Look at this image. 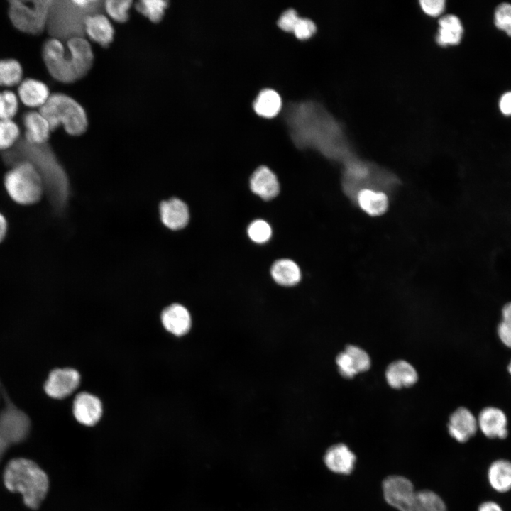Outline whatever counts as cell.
<instances>
[{
  "instance_id": "1",
  "label": "cell",
  "mask_w": 511,
  "mask_h": 511,
  "mask_svg": "<svg viewBox=\"0 0 511 511\" xmlns=\"http://www.w3.org/2000/svg\"><path fill=\"white\" fill-rule=\"evenodd\" d=\"M301 120L296 122L295 135L304 143L316 147L324 154L345 163L356 158L341 125L321 105L309 102L296 107Z\"/></svg>"
},
{
  "instance_id": "2",
  "label": "cell",
  "mask_w": 511,
  "mask_h": 511,
  "mask_svg": "<svg viewBox=\"0 0 511 511\" xmlns=\"http://www.w3.org/2000/svg\"><path fill=\"white\" fill-rule=\"evenodd\" d=\"M4 160L12 166L20 162L31 163L40 173L50 199L57 211H63L70 194L67 174L48 143L33 144L23 138L6 150Z\"/></svg>"
},
{
  "instance_id": "3",
  "label": "cell",
  "mask_w": 511,
  "mask_h": 511,
  "mask_svg": "<svg viewBox=\"0 0 511 511\" xmlns=\"http://www.w3.org/2000/svg\"><path fill=\"white\" fill-rule=\"evenodd\" d=\"M42 57L50 76L55 80L71 84L84 77L92 68L93 50L85 38L77 37L65 42L50 38L43 45Z\"/></svg>"
},
{
  "instance_id": "4",
  "label": "cell",
  "mask_w": 511,
  "mask_h": 511,
  "mask_svg": "<svg viewBox=\"0 0 511 511\" xmlns=\"http://www.w3.org/2000/svg\"><path fill=\"white\" fill-rule=\"evenodd\" d=\"M100 0H52L46 31L51 38L66 42L85 36V21L90 15L101 13Z\"/></svg>"
},
{
  "instance_id": "5",
  "label": "cell",
  "mask_w": 511,
  "mask_h": 511,
  "mask_svg": "<svg viewBox=\"0 0 511 511\" xmlns=\"http://www.w3.org/2000/svg\"><path fill=\"white\" fill-rule=\"evenodd\" d=\"M6 488L23 497L24 504L37 509L45 500L50 487L47 473L34 461L18 458L11 460L4 473Z\"/></svg>"
},
{
  "instance_id": "6",
  "label": "cell",
  "mask_w": 511,
  "mask_h": 511,
  "mask_svg": "<svg viewBox=\"0 0 511 511\" xmlns=\"http://www.w3.org/2000/svg\"><path fill=\"white\" fill-rule=\"evenodd\" d=\"M382 488L385 500L399 511H446L439 495L429 490H415L404 476L387 477Z\"/></svg>"
},
{
  "instance_id": "7",
  "label": "cell",
  "mask_w": 511,
  "mask_h": 511,
  "mask_svg": "<svg viewBox=\"0 0 511 511\" xmlns=\"http://www.w3.org/2000/svg\"><path fill=\"white\" fill-rule=\"evenodd\" d=\"M39 111L48 121L51 131L63 126L68 135L79 136L88 128V117L84 107L67 94H51Z\"/></svg>"
},
{
  "instance_id": "8",
  "label": "cell",
  "mask_w": 511,
  "mask_h": 511,
  "mask_svg": "<svg viewBox=\"0 0 511 511\" xmlns=\"http://www.w3.org/2000/svg\"><path fill=\"white\" fill-rule=\"evenodd\" d=\"M4 186L9 197L23 205L38 202L44 190L43 179L36 168L28 162H20L4 177Z\"/></svg>"
},
{
  "instance_id": "9",
  "label": "cell",
  "mask_w": 511,
  "mask_h": 511,
  "mask_svg": "<svg viewBox=\"0 0 511 511\" xmlns=\"http://www.w3.org/2000/svg\"><path fill=\"white\" fill-rule=\"evenodd\" d=\"M52 0L9 1L8 15L13 26L18 31L39 35L46 30Z\"/></svg>"
},
{
  "instance_id": "10",
  "label": "cell",
  "mask_w": 511,
  "mask_h": 511,
  "mask_svg": "<svg viewBox=\"0 0 511 511\" xmlns=\"http://www.w3.org/2000/svg\"><path fill=\"white\" fill-rule=\"evenodd\" d=\"M80 383L79 373L73 368H57L49 374L45 383L48 395L55 399H62L71 395Z\"/></svg>"
},
{
  "instance_id": "11",
  "label": "cell",
  "mask_w": 511,
  "mask_h": 511,
  "mask_svg": "<svg viewBox=\"0 0 511 511\" xmlns=\"http://www.w3.org/2000/svg\"><path fill=\"white\" fill-rule=\"evenodd\" d=\"M340 374L351 378L358 373L368 370L370 366L368 354L361 348L349 345L336 358Z\"/></svg>"
},
{
  "instance_id": "12",
  "label": "cell",
  "mask_w": 511,
  "mask_h": 511,
  "mask_svg": "<svg viewBox=\"0 0 511 511\" xmlns=\"http://www.w3.org/2000/svg\"><path fill=\"white\" fill-rule=\"evenodd\" d=\"M72 410L77 422L86 427L96 425L103 413L102 404L99 399L85 392L75 397Z\"/></svg>"
},
{
  "instance_id": "13",
  "label": "cell",
  "mask_w": 511,
  "mask_h": 511,
  "mask_svg": "<svg viewBox=\"0 0 511 511\" xmlns=\"http://www.w3.org/2000/svg\"><path fill=\"white\" fill-rule=\"evenodd\" d=\"M478 428L477 419L466 407L458 408L449 417V433L458 442H466L476 434Z\"/></svg>"
},
{
  "instance_id": "14",
  "label": "cell",
  "mask_w": 511,
  "mask_h": 511,
  "mask_svg": "<svg viewBox=\"0 0 511 511\" xmlns=\"http://www.w3.org/2000/svg\"><path fill=\"white\" fill-rule=\"evenodd\" d=\"M477 421L478 427L486 437L503 439L507 436V419L500 409L494 407L483 409Z\"/></svg>"
},
{
  "instance_id": "15",
  "label": "cell",
  "mask_w": 511,
  "mask_h": 511,
  "mask_svg": "<svg viewBox=\"0 0 511 511\" xmlns=\"http://www.w3.org/2000/svg\"><path fill=\"white\" fill-rule=\"evenodd\" d=\"M159 211L162 223L172 231L184 229L189 223V208L185 202L178 198L161 202Z\"/></svg>"
},
{
  "instance_id": "16",
  "label": "cell",
  "mask_w": 511,
  "mask_h": 511,
  "mask_svg": "<svg viewBox=\"0 0 511 511\" xmlns=\"http://www.w3.org/2000/svg\"><path fill=\"white\" fill-rule=\"evenodd\" d=\"M251 192L264 200L275 197L280 185L275 174L267 166L258 167L251 175L249 181Z\"/></svg>"
},
{
  "instance_id": "17",
  "label": "cell",
  "mask_w": 511,
  "mask_h": 511,
  "mask_svg": "<svg viewBox=\"0 0 511 511\" xmlns=\"http://www.w3.org/2000/svg\"><path fill=\"white\" fill-rule=\"evenodd\" d=\"M84 32L90 40L102 48H107L114 40V26L102 13H94L87 17Z\"/></svg>"
},
{
  "instance_id": "18",
  "label": "cell",
  "mask_w": 511,
  "mask_h": 511,
  "mask_svg": "<svg viewBox=\"0 0 511 511\" xmlns=\"http://www.w3.org/2000/svg\"><path fill=\"white\" fill-rule=\"evenodd\" d=\"M356 456L344 444L330 446L325 452L324 461L332 472L339 474H350L354 468Z\"/></svg>"
},
{
  "instance_id": "19",
  "label": "cell",
  "mask_w": 511,
  "mask_h": 511,
  "mask_svg": "<svg viewBox=\"0 0 511 511\" xmlns=\"http://www.w3.org/2000/svg\"><path fill=\"white\" fill-rule=\"evenodd\" d=\"M23 138L30 143L43 144L48 141L51 129L48 121L40 111H29L22 117Z\"/></svg>"
},
{
  "instance_id": "20",
  "label": "cell",
  "mask_w": 511,
  "mask_h": 511,
  "mask_svg": "<svg viewBox=\"0 0 511 511\" xmlns=\"http://www.w3.org/2000/svg\"><path fill=\"white\" fill-rule=\"evenodd\" d=\"M161 322L165 329L175 336H183L190 329L191 316L186 307L172 304L162 312Z\"/></svg>"
},
{
  "instance_id": "21",
  "label": "cell",
  "mask_w": 511,
  "mask_h": 511,
  "mask_svg": "<svg viewBox=\"0 0 511 511\" xmlns=\"http://www.w3.org/2000/svg\"><path fill=\"white\" fill-rule=\"evenodd\" d=\"M20 100L27 106L40 108L48 99L50 94L48 86L43 82L27 78L18 84Z\"/></svg>"
},
{
  "instance_id": "22",
  "label": "cell",
  "mask_w": 511,
  "mask_h": 511,
  "mask_svg": "<svg viewBox=\"0 0 511 511\" xmlns=\"http://www.w3.org/2000/svg\"><path fill=\"white\" fill-rule=\"evenodd\" d=\"M385 378L390 387L400 389L414 385L417 381L418 374L410 363L398 360L388 366Z\"/></svg>"
},
{
  "instance_id": "23",
  "label": "cell",
  "mask_w": 511,
  "mask_h": 511,
  "mask_svg": "<svg viewBox=\"0 0 511 511\" xmlns=\"http://www.w3.org/2000/svg\"><path fill=\"white\" fill-rule=\"evenodd\" d=\"M437 43L442 46L458 45L463 36L464 27L460 18L447 14L439 21Z\"/></svg>"
},
{
  "instance_id": "24",
  "label": "cell",
  "mask_w": 511,
  "mask_h": 511,
  "mask_svg": "<svg viewBox=\"0 0 511 511\" xmlns=\"http://www.w3.org/2000/svg\"><path fill=\"white\" fill-rule=\"evenodd\" d=\"M355 199L358 207L370 216H380L388 207L386 194L379 189H363L357 193Z\"/></svg>"
},
{
  "instance_id": "25",
  "label": "cell",
  "mask_w": 511,
  "mask_h": 511,
  "mask_svg": "<svg viewBox=\"0 0 511 511\" xmlns=\"http://www.w3.org/2000/svg\"><path fill=\"white\" fill-rule=\"evenodd\" d=\"M270 275L277 284L285 287L297 285L302 278L300 266L289 258L275 260L270 268Z\"/></svg>"
},
{
  "instance_id": "26",
  "label": "cell",
  "mask_w": 511,
  "mask_h": 511,
  "mask_svg": "<svg viewBox=\"0 0 511 511\" xmlns=\"http://www.w3.org/2000/svg\"><path fill=\"white\" fill-rule=\"evenodd\" d=\"M490 486L497 492L506 493L511 490V461L498 459L493 461L488 471Z\"/></svg>"
},
{
  "instance_id": "27",
  "label": "cell",
  "mask_w": 511,
  "mask_h": 511,
  "mask_svg": "<svg viewBox=\"0 0 511 511\" xmlns=\"http://www.w3.org/2000/svg\"><path fill=\"white\" fill-rule=\"evenodd\" d=\"M281 106L280 96L272 89H265L260 91L253 103L256 112L266 118L275 116L280 110Z\"/></svg>"
},
{
  "instance_id": "28",
  "label": "cell",
  "mask_w": 511,
  "mask_h": 511,
  "mask_svg": "<svg viewBox=\"0 0 511 511\" xmlns=\"http://www.w3.org/2000/svg\"><path fill=\"white\" fill-rule=\"evenodd\" d=\"M168 6L166 0H142L135 4L136 11L153 23L162 21Z\"/></svg>"
},
{
  "instance_id": "29",
  "label": "cell",
  "mask_w": 511,
  "mask_h": 511,
  "mask_svg": "<svg viewBox=\"0 0 511 511\" xmlns=\"http://www.w3.org/2000/svg\"><path fill=\"white\" fill-rule=\"evenodd\" d=\"M23 69L14 59L0 60V86L13 87L19 84L22 79Z\"/></svg>"
},
{
  "instance_id": "30",
  "label": "cell",
  "mask_w": 511,
  "mask_h": 511,
  "mask_svg": "<svg viewBox=\"0 0 511 511\" xmlns=\"http://www.w3.org/2000/svg\"><path fill=\"white\" fill-rule=\"evenodd\" d=\"M495 28L511 38V2L502 1L495 7L493 12Z\"/></svg>"
},
{
  "instance_id": "31",
  "label": "cell",
  "mask_w": 511,
  "mask_h": 511,
  "mask_svg": "<svg viewBox=\"0 0 511 511\" xmlns=\"http://www.w3.org/2000/svg\"><path fill=\"white\" fill-rule=\"evenodd\" d=\"M20 139V129L12 119H0V150H9Z\"/></svg>"
},
{
  "instance_id": "32",
  "label": "cell",
  "mask_w": 511,
  "mask_h": 511,
  "mask_svg": "<svg viewBox=\"0 0 511 511\" xmlns=\"http://www.w3.org/2000/svg\"><path fill=\"white\" fill-rule=\"evenodd\" d=\"M132 4L130 0H107L104 1V10L116 22L124 23L129 19Z\"/></svg>"
},
{
  "instance_id": "33",
  "label": "cell",
  "mask_w": 511,
  "mask_h": 511,
  "mask_svg": "<svg viewBox=\"0 0 511 511\" xmlns=\"http://www.w3.org/2000/svg\"><path fill=\"white\" fill-rule=\"evenodd\" d=\"M246 233L251 241L262 244L267 243L271 238L273 230L268 221L258 219L249 224Z\"/></svg>"
},
{
  "instance_id": "34",
  "label": "cell",
  "mask_w": 511,
  "mask_h": 511,
  "mask_svg": "<svg viewBox=\"0 0 511 511\" xmlns=\"http://www.w3.org/2000/svg\"><path fill=\"white\" fill-rule=\"evenodd\" d=\"M18 109L16 94L9 90L0 92V119H12Z\"/></svg>"
},
{
  "instance_id": "35",
  "label": "cell",
  "mask_w": 511,
  "mask_h": 511,
  "mask_svg": "<svg viewBox=\"0 0 511 511\" xmlns=\"http://www.w3.org/2000/svg\"><path fill=\"white\" fill-rule=\"evenodd\" d=\"M502 317L498 327V334L501 341L511 348V302L503 307Z\"/></svg>"
},
{
  "instance_id": "36",
  "label": "cell",
  "mask_w": 511,
  "mask_h": 511,
  "mask_svg": "<svg viewBox=\"0 0 511 511\" xmlns=\"http://www.w3.org/2000/svg\"><path fill=\"white\" fill-rule=\"evenodd\" d=\"M317 30L314 23L306 18H299L297 21L292 32L299 39H307L310 38Z\"/></svg>"
},
{
  "instance_id": "37",
  "label": "cell",
  "mask_w": 511,
  "mask_h": 511,
  "mask_svg": "<svg viewBox=\"0 0 511 511\" xmlns=\"http://www.w3.org/2000/svg\"><path fill=\"white\" fill-rule=\"evenodd\" d=\"M300 17L297 11L292 9L285 11L278 19V26L286 31H292V29Z\"/></svg>"
},
{
  "instance_id": "38",
  "label": "cell",
  "mask_w": 511,
  "mask_h": 511,
  "mask_svg": "<svg viewBox=\"0 0 511 511\" xmlns=\"http://www.w3.org/2000/svg\"><path fill=\"white\" fill-rule=\"evenodd\" d=\"M419 3L423 11L432 16L439 15L445 8L444 0H422Z\"/></svg>"
},
{
  "instance_id": "39",
  "label": "cell",
  "mask_w": 511,
  "mask_h": 511,
  "mask_svg": "<svg viewBox=\"0 0 511 511\" xmlns=\"http://www.w3.org/2000/svg\"><path fill=\"white\" fill-rule=\"evenodd\" d=\"M498 109L505 117H511V89L502 92L498 100Z\"/></svg>"
},
{
  "instance_id": "40",
  "label": "cell",
  "mask_w": 511,
  "mask_h": 511,
  "mask_svg": "<svg viewBox=\"0 0 511 511\" xmlns=\"http://www.w3.org/2000/svg\"><path fill=\"white\" fill-rule=\"evenodd\" d=\"M478 511H503L500 505L493 501H486L480 505Z\"/></svg>"
},
{
  "instance_id": "41",
  "label": "cell",
  "mask_w": 511,
  "mask_h": 511,
  "mask_svg": "<svg viewBox=\"0 0 511 511\" xmlns=\"http://www.w3.org/2000/svg\"><path fill=\"white\" fill-rule=\"evenodd\" d=\"M7 231V221L4 216L0 213V242L5 238Z\"/></svg>"
},
{
  "instance_id": "42",
  "label": "cell",
  "mask_w": 511,
  "mask_h": 511,
  "mask_svg": "<svg viewBox=\"0 0 511 511\" xmlns=\"http://www.w3.org/2000/svg\"><path fill=\"white\" fill-rule=\"evenodd\" d=\"M507 369H508V371L510 372V373L511 374V361H510V364H509V366H508Z\"/></svg>"
}]
</instances>
